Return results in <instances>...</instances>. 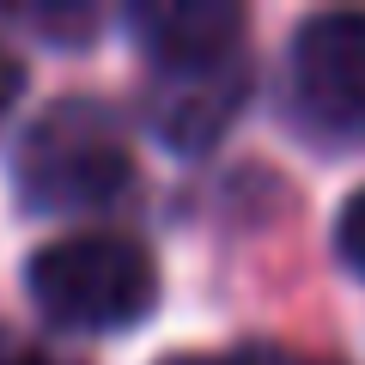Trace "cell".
<instances>
[{
  "mask_svg": "<svg viewBox=\"0 0 365 365\" xmlns=\"http://www.w3.org/2000/svg\"><path fill=\"white\" fill-rule=\"evenodd\" d=\"M134 182L128 128L98 98H61L25 128L13 189L31 213H91Z\"/></svg>",
  "mask_w": 365,
  "mask_h": 365,
  "instance_id": "obj_1",
  "label": "cell"
},
{
  "mask_svg": "<svg viewBox=\"0 0 365 365\" xmlns=\"http://www.w3.org/2000/svg\"><path fill=\"white\" fill-rule=\"evenodd\" d=\"M25 287L37 311L61 329H134L158 304V268L134 237L116 232H73L61 244H43L25 268Z\"/></svg>",
  "mask_w": 365,
  "mask_h": 365,
  "instance_id": "obj_2",
  "label": "cell"
},
{
  "mask_svg": "<svg viewBox=\"0 0 365 365\" xmlns=\"http://www.w3.org/2000/svg\"><path fill=\"white\" fill-rule=\"evenodd\" d=\"M292 116L317 140H365V13H317L292 37Z\"/></svg>",
  "mask_w": 365,
  "mask_h": 365,
  "instance_id": "obj_3",
  "label": "cell"
},
{
  "mask_svg": "<svg viewBox=\"0 0 365 365\" xmlns=\"http://www.w3.org/2000/svg\"><path fill=\"white\" fill-rule=\"evenodd\" d=\"M128 31L153 79L244 67V6H225V0H146L128 6Z\"/></svg>",
  "mask_w": 365,
  "mask_h": 365,
  "instance_id": "obj_4",
  "label": "cell"
},
{
  "mask_svg": "<svg viewBox=\"0 0 365 365\" xmlns=\"http://www.w3.org/2000/svg\"><path fill=\"white\" fill-rule=\"evenodd\" d=\"M244 91H250V67L195 73V79H153V128L177 153H201L244 110Z\"/></svg>",
  "mask_w": 365,
  "mask_h": 365,
  "instance_id": "obj_5",
  "label": "cell"
},
{
  "mask_svg": "<svg viewBox=\"0 0 365 365\" xmlns=\"http://www.w3.org/2000/svg\"><path fill=\"white\" fill-rule=\"evenodd\" d=\"M13 25H31V31H49V37H86L98 25V13L86 6H6Z\"/></svg>",
  "mask_w": 365,
  "mask_h": 365,
  "instance_id": "obj_6",
  "label": "cell"
},
{
  "mask_svg": "<svg viewBox=\"0 0 365 365\" xmlns=\"http://www.w3.org/2000/svg\"><path fill=\"white\" fill-rule=\"evenodd\" d=\"M335 250H341V262L365 280V189H359V195H347V207H341V220H335Z\"/></svg>",
  "mask_w": 365,
  "mask_h": 365,
  "instance_id": "obj_7",
  "label": "cell"
},
{
  "mask_svg": "<svg viewBox=\"0 0 365 365\" xmlns=\"http://www.w3.org/2000/svg\"><path fill=\"white\" fill-rule=\"evenodd\" d=\"M0 365H79V359H67V353L43 347V341L19 335V329H0Z\"/></svg>",
  "mask_w": 365,
  "mask_h": 365,
  "instance_id": "obj_8",
  "label": "cell"
},
{
  "mask_svg": "<svg viewBox=\"0 0 365 365\" xmlns=\"http://www.w3.org/2000/svg\"><path fill=\"white\" fill-rule=\"evenodd\" d=\"M19 91H25V61H19V55L6 49V43H0V122L13 116Z\"/></svg>",
  "mask_w": 365,
  "mask_h": 365,
  "instance_id": "obj_9",
  "label": "cell"
},
{
  "mask_svg": "<svg viewBox=\"0 0 365 365\" xmlns=\"http://www.w3.org/2000/svg\"><path fill=\"white\" fill-rule=\"evenodd\" d=\"M165 365H256V359H213V353H177Z\"/></svg>",
  "mask_w": 365,
  "mask_h": 365,
  "instance_id": "obj_10",
  "label": "cell"
}]
</instances>
